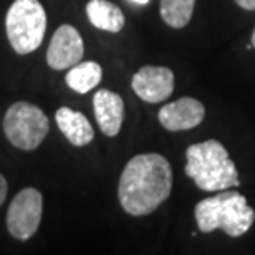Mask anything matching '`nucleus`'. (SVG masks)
I'll list each match as a JSON object with an SVG mask.
<instances>
[{"label": "nucleus", "instance_id": "2eb2a0df", "mask_svg": "<svg viewBox=\"0 0 255 255\" xmlns=\"http://www.w3.org/2000/svg\"><path fill=\"white\" fill-rule=\"evenodd\" d=\"M5 197H7V181H5V177L0 174V206L3 204Z\"/></svg>", "mask_w": 255, "mask_h": 255}, {"label": "nucleus", "instance_id": "39448f33", "mask_svg": "<svg viewBox=\"0 0 255 255\" xmlns=\"http://www.w3.org/2000/svg\"><path fill=\"white\" fill-rule=\"evenodd\" d=\"M48 129V116L38 106L27 101H17L5 113V136L15 147L22 151L37 149L47 137Z\"/></svg>", "mask_w": 255, "mask_h": 255}, {"label": "nucleus", "instance_id": "1a4fd4ad", "mask_svg": "<svg viewBox=\"0 0 255 255\" xmlns=\"http://www.w3.org/2000/svg\"><path fill=\"white\" fill-rule=\"evenodd\" d=\"M206 116V108L199 100L184 96L161 108L157 120L167 131H187L199 126Z\"/></svg>", "mask_w": 255, "mask_h": 255}, {"label": "nucleus", "instance_id": "f8f14e48", "mask_svg": "<svg viewBox=\"0 0 255 255\" xmlns=\"http://www.w3.org/2000/svg\"><path fill=\"white\" fill-rule=\"evenodd\" d=\"M86 15L93 27L105 32L118 33L125 27L123 12L110 0H90L86 3Z\"/></svg>", "mask_w": 255, "mask_h": 255}, {"label": "nucleus", "instance_id": "9b49d317", "mask_svg": "<svg viewBox=\"0 0 255 255\" xmlns=\"http://www.w3.org/2000/svg\"><path fill=\"white\" fill-rule=\"evenodd\" d=\"M55 120H57L60 131L73 146H86L93 141V126H91L88 118L80 111H73L71 108L63 106L57 111Z\"/></svg>", "mask_w": 255, "mask_h": 255}, {"label": "nucleus", "instance_id": "6e6552de", "mask_svg": "<svg viewBox=\"0 0 255 255\" xmlns=\"http://www.w3.org/2000/svg\"><path fill=\"white\" fill-rule=\"evenodd\" d=\"M85 47L80 32L71 25H62L53 33L47 50V62L53 70H66L80 63Z\"/></svg>", "mask_w": 255, "mask_h": 255}, {"label": "nucleus", "instance_id": "dca6fc26", "mask_svg": "<svg viewBox=\"0 0 255 255\" xmlns=\"http://www.w3.org/2000/svg\"><path fill=\"white\" fill-rule=\"evenodd\" d=\"M236 3L244 10H255V0H236Z\"/></svg>", "mask_w": 255, "mask_h": 255}, {"label": "nucleus", "instance_id": "ddd939ff", "mask_svg": "<svg viewBox=\"0 0 255 255\" xmlns=\"http://www.w3.org/2000/svg\"><path fill=\"white\" fill-rule=\"evenodd\" d=\"M103 76V70L96 62H80L66 73V85L76 93H88L96 88Z\"/></svg>", "mask_w": 255, "mask_h": 255}, {"label": "nucleus", "instance_id": "f257e3e1", "mask_svg": "<svg viewBox=\"0 0 255 255\" xmlns=\"http://www.w3.org/2000/svg\"><path fill=\"white\" fill-rule=\"evenodd\" d=\"M172 191L169 161L157 152L131 157L120 177V204L129 216L142 217L154 212Z\"/></svg>", "mask_w": 255, "mask_h": 255}, {"label": "nucleus", "instance_id": "20e7f679", "mask_svg": "<svg viewBox=\"0 0 255 255\" xmlns=\"http://www.w3.org/2000/svg\"><path fill=\"white\" fill-rule=\"evenodd\" d=\"M5 30L12 48L18 55L35 52L43 42L47 13L38 0H15L5 17Z\"/></svg>", "mask_w": 255, "mask_h": 255}, {"label": "nucleus", "instance_id": "0eeeda50", "mask_svg": "<svg viewBox=\"0 0 255 255\" xmlns=\"http://www.w3.org/2000/svg\"><path fill=\"white\" fill-rule=\"evenodd\" d=\"M131 86L146 103H161L174 91V73L167 66L147 65L136 71Z\"/></svg>", "mask_w": 255, "mask_h": 255}, {"label": "nucleus", "instance_id": "7ed1b4c3", "mask_svg": "<svg viewBox=\"0 0 255 255\" xmlns=\"http://www.w3.org/2000/svg\"><path fill=\"white\" fill-rule=\"evenodd\" d=\"M194 216L201 232L221 229L231 237L244 236L255 221V211L247 204L246 196L229 189L197 202Z\"/></svg>", "mask_w": 255, "mask_h": 255}, {"label": "nucleus", "instance_id": "423d86ee", "mask_svg": "<svg viewBox=\"0 0 255 255\" xmlns=\"http://www.w3.org/2000/svg\"><path fill=\"white\" fill-rule=\"evenodd\" d=\"M43 197L35 187H25L13 197L7 212V229L18 241H28L42 221Z\"/></svg>", "mask_w": 255, "mask_h": 255}, {"label": "nucleus", "instance_id": "f03ea898", "mask_svg": "<svg viewBox=\"0 0 255 255\" xmlns=\"http://www.w3.org/2000/svg\"><path fill=\"white\" fill-rule=\"evenodd\" d=\"M186 159V174L196 182L199 189L219 192L241 184L236 164L217 139H207L189 146Z\"/></svg>", "mask_w": 255, "mask_h": 255}, {"label": "nucleus", "instance_id": "a211bd4d", "mask_svg": "<svg viewBox=\"0 0 255 255\" xmlns=\"http://www.w3.org/2000/svg\"><path fill=\"white\" fill-rule=\"evenodd\" d=\"M252 45H254V48H255V30H254V33H252Z\"/></svg>", "mask_w": 255, "mask_h": 255}, {"label": "nucleus", "instance_id": "9d476101", "mask_svg": "<svg viewBox=\"0 0 255 255\" xmlns=\"http://www.w3.org/2000/svg\"><path fill=\"white\" fill-rule=\"evenodd\" d=\"M93 110L103 134L110 137L118 134L125 120L123 98L110 90H98L93 96Z\"/></svg>", "mask_w": 255, "mask_h": 255}, {"label": "nucleus", "instance_id": "4468645a", "mask_svg": "<svg viewBox=\"0 0 255 255\" xmlns=\"http://www.w3.org/2000/svg\"><path fill=\"white\" fill-rule=\"evenodd\" d=\"M196 0H161V17L172 28H184L191 22Z\"/></svg>", "mask_w": 255, "mask_h": 255}, {"label": "nucleus", "instance_id": "f3484780", "mask_svg": "<svg viewBox=\"0 0 255 255\" xmlns=\"http://www.w3.org/2000/svg\"><path fill=\"white\" fill-rule=\"evenodd\" d=\"M131 2H134V3H139V5H144V3H147L149 0H131Z\"/></svg>", "mask_w": 255, "mask_h": 255}]
</instances>
